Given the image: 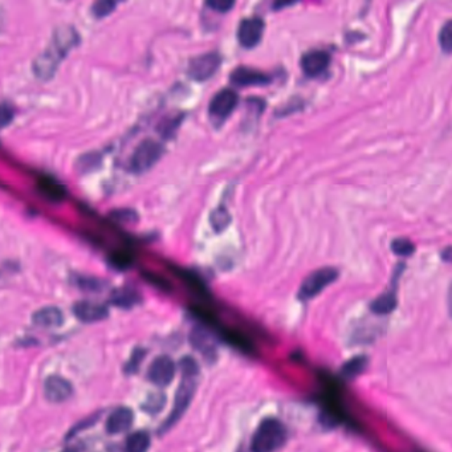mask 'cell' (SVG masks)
<instances>
[{"instance_id": "1", "label": "cell", "mask_w": 452, "mask_h": 452, "mask_svg": "<svg viewBox=\"0 0 452 452\" xmlns=\"http://www.w3.org/2000/svg\"><path fill=\"white\" fill-rule=\"evenodd\" d=\"M79 43V34L70 25H61L53 32L52 41L46 51L36 58L34 70L41 80L51 79L58 70V64L73 46Z\"/></svg>"}, {"instance_id": "2", "label": "cell", "mask_w": 452, "mask_h": 452, "mask_svg": "<svg viewBox=\"0 0 452 452\" xmlns=\"http://www.w3.org/2000/svg\"><path fill=\"white\" fill-rule=\"evenodd\" d=\"M287 441V429L276 418L264 419L251 439V452H276Z\"/></svg>"}, {"instance_id": "3", "label": "cell", "mask_w": 452, "mask_h": 452, "mask_svg": "<svg viewBox=\"0 0 452 452\" xmlns=\"http://www.w3.org/2000/svg\"><path fill=\"white\" fill-rule=\"evenodd\" d=\"M195 386H197V377L182 375V382L179 385L176 394H175L174 406H173L170 415L160 427V434H164V432L170 431L179 422V419L183 417L186 410L188 408L191 401H193V396L195 393Z\"/></svg>"}, {"instance_id": "4", "label": "cell", "mask_w": 452, "mask_h": 452, "mask_svg": "<svg viewBox=\"0 0 452 452\" xmlns=\"http://www.w3.org/2000/svg\"><path fill=\"white\" fill-rule=\"evenodd\" d=\"M163 151H164L163 146L160 142L154 139L142 141L130 157V161H129L130 170L136 174L146 173L161 160Z\"/></svg>"}, {"instance_id": "5", "label": "cell", "mask_w": 452, "mask_h": 452, "mask_svg": "<svg viewBox=\"0 0 452 452\" xmlns=\"http://www.w3.org/2000/svg\"><path fill=\"white\" fill-rule=\"evenodd\" d=\"M338 278V271L336 268L325 267L314 271L308 278L302 281V287L297 293L299 300L308 302L320 295L323 290L336 281Z\"/></svg>"}, {"instance_id": "6", "label": "cell", "mask_w": 452, "mask_h": 452, "mask_svg": "<svg viewBox=\"0 0 452 452\" xmlns=\"http://www.w3.org/2000/svg\"><path fill=\"white\" fill-rule=\"evenodd\" d=\"M221 58L217 52L203 53L193 58L188 64L187 75L195 82H207L221 68Z\"/></svg>"}, {"instance_id": "7", "label": "cell", "mask_w": 452, "mask_h": 452, "mask_svg": "<svg viewBox=\"0 0 452 452\" xmlns=\"http://www.w3.org/2000/svg\"><path fill=\"white\" fill-rule=\"evenodd\" d=\"M239 104V96L230 88H224L217 93L209 101V113L217 122H223L231 116Z\"/></svg>"}, {"instance_id": "8", "label": "cell", "mask_w": 452, "mask_h": 452, "mask_svg": "<svg viewBox=\"0 0 452 452\" xmlns=\"http://www.w3.org/2000/svg\"><path fill=\"white\" fill-rule=\"evenodd\" d=\"M264 28H266L264 20L257 16L243 19L238 27L239 44L245 49H251V48L259 46V43L261 41L263 35H264Z\"/></svg>"}, {"instance_id": "9", "label": "cell", "mask_w": 452, "mask_h": 452, "mask_svg": "<svg viewBox=\"0 0 452 452\" xmlns=\"http://www.w3.org/2000/svg\"><path fill=\"white\" fill-rule=\"evenodd\" d=\"M174 361L167 356H161L151 362L150 368L148 370V380L158 387L169 386L173 382L175 377Z\"/></svg>"}, {"instance_id": "10", "label": "cell", "mask_w": 452, "mask_h": 452, "mask_svg": "<svg viewBox=\"0 0 452 452\" xmlns=\"http://www.w3.org/2000/svg\"><path fill=\"white\" fill-rule=\"evenodd\" d=\"M271 77L267 73L261 70L248 68V67H239L233 70L230 76L232 85L239 88H248V86H266L271 82Z\"/></svg>"}, {"instance_id": "11", "label": "cell", "mask_w": 452, "mask_h": 452, "mask_svg": "<svg viewBox=\"0 0 452 452\" xmlns=\"http://www.w3.org/2000/svg\"><path fill=\"white\" fill-rule=\"evenodd\" d=\"M330 55L323 49H314L306 52L302 58L300 65L308 77H317L323 75L330 65Z\"/></svg>"}, {"instance_id": "12", "label": "cell", "mask_w": 452, "mask_h": 452, "mask_svg": "<svg viewBox=\"0 0 452 452\" xmlns=\"http://www.w3.org/2000/svg\"><path fill=\"white\" fill-rule=\"evenodd\" d=\"M44 394L52 403H61L68 401L73 395L72 383L58 375H51L44 383Z\"/></svg>"}, {"instance_id": "13", "label": "cell", "mask_w": 452, "mask_h": 452, "mask_svg": "<svg viewBox=\"0 0 452 452\" xmlns=\"http://www.w3.org/2000/svg\"><path fill=\"white\" fill-rule=\"evenodd\" d=\"M73 314L82 323H97L103 321L108 316V306L100 302H80L73 306Z\"/></svg>"}, {"instance_id": "14", "label": "cell", "mask_w": 452, "mask_h": 452, "mask_svg": "<svg viewBox=\"0 0 452 452\" xmlns=\"http://www.w3.org/2000/svg\"><path fill=\"white\" fill-rule=\"evenodd\" d=\"M405 268V264H399L398 272L395 273V278H393V290H386L380 297H377L374 302H371V312L375 314H392L396 308V280L401 276L402 269Z\"/></svg>"}, {"instance_id": "15", "label": "cell", "mask_w": 452, "mask_h": 452, "mask_svg": "<svg viewBox=\"0 0 452 452\" xmlns=\"http://www.w3.org/2000/svg\"><path fill=\"white\" fill-rule=\"evenodd\" d=\"M134 420V414L128 407H120L115 410L106 422V431L109 434H121L130 429Z\"/></svg>"}, {"instance_id": "16", "label": "cell", "mask_w": 452, "mask_h": 452, "mask_svg": "<svg viewBox=\"0 0 452 452\" xmlns=\"http://www.w3.org/2000/svg\"><path fill=\"white\" fill-rule=\"evenodd\" d=\"M190 340H191L193 347L197 349V350H199L207 360H209V357L215 359L217 350H215L212 336H211L209 330L203 329L202 326H197V328L191 332Z\"/></svg>"}, {"instance_id": "17", "label": "cell", "mask_w": 452, "mask_h": 452, "mask_svg": "<svg viewBox=\"0 0 452 452\" xmlns=\"http://www.w3.org/2000/svg\"><path fill=\"white\" fill-rule=\"evenodd\" d=\"M32 321L36 326H40V328H58L63 324L64 317L61 311L56 306H46L34 314Z\"/></svg>"}, {"instance_id": "18", "label": "cell", "mask_w": 452, "mask_h": 452, "mask_svg": "<svg viewBox=\"0 0 452 452\" xmlns=\"http://www.w3.org/2000/svg\"><path fill=\"white\" fill-rule=\"evenodd\" d=\"M110 302L122 309H130L141 302V295L134 288L124 287L116 290L110 296Z\"/></svg>"}, {"instance_id": "19", "label": "cell", "mask_w": 452, "mask_h": 452, "mask_svg": "<svg viewBox=\"0 0 452 452\" xmlns=\"http://www.w3.org/2000/svg\"><path fill=\"white\" fill-rule=\"evenodd\" d=\"M37 190L40 194L52 202H60L65 198V188L52 178H40L37 181Z\"/></svg>"}, {"instance_id": "20", "label": "cell", "mask_w": 452, "mask_h": 452, "mask_svg": "<svg viewBox=\"0 0 452 452\" xmlns=\"http://www.w3.org/2000/svg\"><path fill=\"white\" fill-rule=\"evenodd\" d=\"M150 447V435L146 431H136L130 434L125 444L127 452H148Z\"/></svg>"}, {"instance_id": "21", "label": "cell", "mask_w": 452, "mask_h": 452, "mask_svg": "<svg viewBox=\"0 0 452 452\" xmlns=\"http://www.w3.org/2000/svg\"><path fill=\"white\" fill-rule=\"evenodd\" d=\"M368 365V359L363 357V356H359V357H354L351 360H349L344 368H342V375L345 378H349V380H353L356 378L357 375H360L362 371L365 370Z\"/></svg>"}, {"instance_id": "22", "label": "cell", "mask_w": 452, "mask_h": 452, "mask_svg": "<svg viewBox=\"0 0 452 452\" xmlns=\"http://www.w3.org/2000/svg\"><path fill=\"white\" fill-rule=\"evenodd\" d=\"M209 221H211V226L212 228L217 232L223 231L228 227L230 221H231V217L228 214V211L226 207H218L217 209H214L211 212V217H209Z\"/></svg>"}, {"instance_id": "23", "label": "cell", "mask_w": 452, "mask_h": 452, "mask_svg": "<svg viewBox=\"0 0 452 452\" xmlns=\"http://www.w3.org/2000/svg\"><path fill=\"white\" fill-rule=\"evenodd\" d=\"M415 250H417L415 244L407 238H396L392 242V251L394 252L395 255L401 256V257L414 255Z\"/></svg>"}, {"instance_id": "24", "label": "cell", "mask_w": 452, "mask_h": 452, "mask_svg": "<svg viewBox=\"0 0 452 452\" xmlns=\"http://www.w3.org/2000/svg\"><path fill=\"white\" fill-rule=\"evenodd\" d=\"M223 338L224 341H227L228 344H231L232 347L242 350V351H245V353H250L252 350V345L251 342L245 338V337L242 336L240 333L238 332H232V330H228V332H224L223 333Z\"/></svg>"}, {"instance_id": "25", "label": "cell", "mask_w": 452, "mask_h": 452, "mask_svg": "<svg viewBox=\"0 0 452 452\" xmlns=\"http://www.w3.org/2000/svg\"><path fill=\"white\" fill-rule=\"evenodd\" d=\"M133 261H134V257L127 251H118L109 257V263L112 264V267L116 268L118 271H125L131 267Z\"/></svg>"}, {"instance_id": "26", "label": "cell", "mask_w": 452, "mask_h": 452, "mask_svg": "<svg viewBox=\"0 0 452 452\" xmlns=\"http://www.w3.org/2000/svg\"><path fill=\"white\" fill-rule=\"evenodd\" d=\"M117 7L116 1L112 0H100L96 1L92 6V15L96 19H103L105 16L110 15L112 12L115 11Z\"/></svg>"}, {"instance_id": "27", "label": "cell", "mask_w": 452, "mask_h": 452, "mask_svg": "<svg viewBox=\"0 0 452 452\" xmlns=\"http://www.w3.org/2000/svg\"><path fill=\"white\" fill-rule=\"evenodd\" d=\"M181 122H182V117L181 116L167 117L160 124L158 131L162 134V137L169 138L176 131V129H178Z\"/></svg>"}, {"instance_id": "28", "label": "cell", "mask_w": 452, "mask_h": 452, "mask_svg": "<svg viewBox=\"0 0 452 452\" xmlns=\"http://www.w3.org/2000/svg\"><path fill=\"white\" fill-rule=\"evenodd\" d=\"M164 403H166V396L158 393V394L149 395V398L146 399V402L143 403L142 407L149 414H157L162 410Z\"/></svg>"}, {"instance_id": "29", "label": "cell", "mask_w": 452, "mask_h": 452, "mask_svg": "<svg viewBox=\"0 0 452 452\" xmlns=\"http://www.w3.org/2000/svg\"><path fill=\"white\" fill-rule=\"evenodd\" d=\"M145 356H146V350H145V349H136V350L131 353L130 360H129L128 362H127V365H125V373H127V374H134V373H137L139 366H141V363H142V361L145 359Z\"/></svg>"}, {"instance_id": "30", "label": "cell", "mask_w": 452, "mask_h": 452, "mask_svg": "<svg viewBox=\"0 0 452 452\" xmlns=\"http://www.w3.org/2000/svg\"><path fill=\"white\" fill-rule=\"evenodd\" d=\"M439 44L441 48L444 51V53H450L452 48V30L451 20H447L446 24L441 27L439 32Z\"/></svg>"}, {"instance_id": "31", "label": "cell", "mask_w": 452, "mask_h": 452, "mask_svg": "<svg viewBox=\"0 0 452 452\" xmlns=\"http://www.w3.org/2000/svg\"><path fill=\"white\" fill-rule=\"evenodd\" d=\"M76 284L79 288L84 290H101L104 288V283L98 278H86V276H77Z\"/></svg>"}, {"instance_id": "32", "label": "cell", "mask_w": 452, "mask_h": 452, "mask_svg": "<svg viewBox=\"0 0 452 452\" xmlns=\"http://www.w3.org/2000/svg\"><path fill=\"white\" fill-rule=\"evenodd\" d=\"M179 368L182 371V375H191V377H198L199 374V368H198L197 361L193 357H185L179 362Z\"/></svg>"}, {"instance_id": "33", "label": "cell", "mask_w": 452, "mask_h": 452, "mask_svg": "<svg viewBox=\"0 0 452 452\" xmlns=\"http://www.w3.org/2000/svg\"><path fill=\"white\" fill-rule=\"evenodd\" d=\"M112 218L120 223L128 224V223L137 221V214L131 209H116L112 212Z\"/></svg>"}, {"instance_id": "34", "label": "cell", "mask_w": 452, "mask_h": 452, "mask_svg": "<svg viewBox=\"0 0 452 452\" xmlns=\"http://www.w3.org/2000/svg\"><path fill=\"white\" fill-rule=\"evenodd\" d=\"M100 162H101V160H100V155H98V154H96V153L86 154V155H84L82 158H80V161H79V169H82L84 172H88V170H91V169H96L97 164Z\"/></svg>"}, {"instance_id": "35", "label": "cell", "mask_w": 452, "mask_h": 452, "mask_svg": "<svg viewBox=\"0 0 452 452\" xmlns=\"http://www.w3.org/2000/svg\"><path fill=\"white\" fill-rule=\"evenodd\" d=\"M13 109L10 105L0 104V130L7 128L13 120Z\"/></svg>"}, {"instance_id": "36", "label": "cell", "mask_w": 452, "mask_h": 452, "mask_svg": "<svg viewBox=\"0 0 452 452\" xmlns=\"http://www.w3.org/2000/svg\"><path fill=\"white\" fill-rule=\"evenodd\" d=\"M143 278H146V280H148L150 284H153V285H155L157 288H160V290H170V284H169V281L161 278L160 275H155V273H153V272H145V273H143Z\"/></svg>"}, {"instance_id": "37", "label": "cell", "mask_w": 452, "mask_h": 452, "mask_svg": "<svg viewBox=\"0 0 452 452\" xmlns=\"http://www.w3.org/2000/svg\"><path fill=\"white\" fill-rule=\"evenodd\" d=\"M206 6L214 11L226 13V12L231 11L232 8L235 7V3L227 1V0H215V1H207Z\"/></svg>"}, {"instance_id": "38", "label": "cell", "mask_w": 452, "mask_h": 452, "mask_svg": "<svg viewBox=\"0 0 452 452\" xmlns=\"http://www.w3.org/2000/svg\"><path fill=\"white\" fill-rule=\"evenodd\" d=\"M295 3H283V1H280V3H275L273 4V8L275 10H280V8H284V7H290V6H293Z\"/></svg>"}, {"instance_id": "39", "label": "cell", "mask_w": 452, "mask_h": 452, "mask_svg": "<svg viewBox=\"0 0 452 452\" xmlns=\"http://www.w3.org/2000/svg\"><path fill=\"white\" fill-rule=\"evenodd\" d=\"M450 252H451V247H446V251L441 255V257H444L446 261H450Z\"/></svg>"}, {"instance_id": "40", "label": "cell", "mask_w": 452, "mask_h": 452, "mask_svg": "<svg viewBox=\"0 0 452 452\" xmlns=\"http://www.w3.org/2000/svg\"><path fill=\"white\" fill-rule=\"evenodd\" d=\"M63 452H77L76 450H73V448H67V450H64Z\"/></svg>"}, {"instance_id": "41", "label": "cell", "mask_w": 452, "mask_h": 452, "mask_svg": "<svg viewBox=\"0 0 452 452\" xmlns=\"http://www.w3.org/2000/svg\"><path fill=\"white\" fill-rule=\"evenodd\" d=\"M1 24H3V16H1V12H0V28H1Z\"/></svg>"}]
</instances>
